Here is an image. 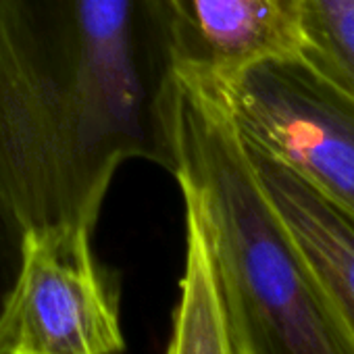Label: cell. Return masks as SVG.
Listing matches in <instances>:
<instances>
[{"label": "cell", "mask_w": 354, "mask_h": 354, "mask_svg": "<svg viewBox=\"0 0 354 354\" xmlns=\"http://www.w3.org/2000/svg\"><path fill=\"white\" fill-rule=\"evenodd\" d=\"M180 75L154 0H0V211L94 232L115 171L177 162Z\"/></svg>", "instance_id": "1"}, {"label": "cell", "mask_w": 354, "mask_h": 354, "mask_svg": "<svg viewBox=\"0 0 354 354\" xmlns=\"http://www.w3.org/2000/svg\"><path fill=\"white\" fill-rule=\"evenodd\" d=\"M92 232H26L21 265L0 313V354H123L117 283L98 265Z\"/></svg>", "instance_id": "4"}, {"label": "cell", "mask_w": 354, "mask_h": 354, "mask_svg": "<svg viewBox=\"0 0 354 354\" xmlns=\"http://www.w3.org/2000/svg\"><path fill=\"white\" fill-rule=\"evenodd\" d=\"M175 55L177 75L225 86L244 69L296 57L300 0H154Z\"/></svg>", "instance_id": "5"}, {"label": "cell", "mask_w": 354, "mask_h": 354, "mask_svg": "<svg viewBox=\"0 0 354 354\" xmlns=\"http://www.w3.org/2000/svg\"><path fill=\"white\" fill-rule=\"evenodd\" d=\"M24 236L26 234L0 211V313L5 308L21 265Z\"/></svg>", "instance_id": "9"}, {"label": "cell", "mask_w": 354, "mask_h": 354, "mask_svg": "<svg viewBox=\"0 0 354 354\" xmlns=\"http://www.w3.org/2000/svg\"><path fill=\"white\" fill-rule=\"evenodd\" d=\"M205 88L219 96L244 144L288 165L354 215L352 98L298 57L269 59L244 69L225 86Z\"/></svg>", "instance_id": "3"}, {"label": "cell", "mask_w": 354, "mask_h": 354, "mask_svg": "<svg viewBox=\"0 0 354 354\" xmlns=\"http://www.w3.org/2000/svg\"><path fill=\"white\" fill-rule=\"evenodd\" d=\"M173 175L203 227L238 354H354L219 96L182 77Z\"/></svg>", "instance_id": "2"}, {"label": "cell", "mask_w": 354, "mask_h": 354, "mask_svg": "<svg viewBox=\"0 0 354 354\" xmlns=\"http://www.w3.org/2000/svg\"><path fill=\"white\" fill-rule=\"evenodd\" d=\"M167 354H238L203 227L188 209L186 265Z\"/></svg>", "instance_id": "7"}, {"label": "cell", "mask_w": 354, "mask_h": 354, "mask_svg": "<svg viewBox=\"0 0 354 354\" xmlns=\"http://www.w3.org/2000/svg\"><path fill=\"white\" fill-rule=\"evenodd\" d=\"M296 57L354 100V0H300Z\"/></svg>", "instance_id": "8"}, {"label": "cell", "mask_w": 354, "mask_h": 354, "mask_svg": "<svg viewBox=\"0 0 354 354\" xmlns=\"http://www.w3.org/2000/svg\"><path fill=\"white\" fill-rule=\"evenodd\" d=\"M244 150L267 201L354 350V215L277 158L248 144Z\"/></svg>", "instance_id": "6"}]
</instances>
